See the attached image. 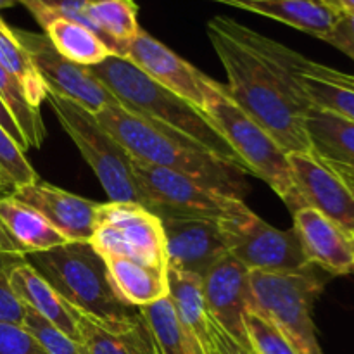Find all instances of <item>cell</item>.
<instances>
[{
	"mask_svg": "<svg viewBox=\"0 0 354 354\" xmlns=\"http://www.w3.org/2000/svg\"><path fill=\"white\" fill-rule=\"evenodd\" d=\"M206 31L227 73L232 102L287 154H311L304 120L313 106L283 62L282 44L227 16L209 19Z\"/></svg>",
	"mask_w": 354,
	"mask_h": 354,
	"instance_id": "6da1fadb",
	"label": "cell"
},
{
	"mask_svg": "<svg viewBox=\"0 0 354 354\" xmlns=\"http://www.w3.org/2000/svg\"><path fill=\"white\" fill-rule=\"evenodd\" d=\"M14 33L30 54L48 93L73 100L93 114L106 106L118 104L116 97L88 71V68L62 57L44 33L16 28Z\"/></svg>",
	"mask_w": 354,
	"mask_h": 354,
	"instance_id": "8fae6325",
	"label": "cell"
},
{
	"mask_svg": "<svg viewBox=\"0 0 354 354\" xmlns=\"http://www.w3.org/2000/svg\"><path fill=\"white\" fill-rule=\"evenodd\" d=\"M337 17L354 16V0H317Z\"/></svg>",
	"mask_w": 354,
	"mask_h": 354,
	"instance_id": "ab89813d",
	"label": "cell"
},
{
	"mask_svg": "<svg viewBox=\"0 0 354 354\" xmlns=\"http://www.w3.org/2000/svg\"><path fill=\"white\" fill-rule=\"evenodd\" d=\"M225 6L249 10L325 41L330 35L337 16L317 0H213Z\"/></svg>",
	"mask_w": 354,
	"mask_h": 354,
	"instance_id": "7402d4cb",
	"label": "cell"
},
{
	"mask_svg": "<svg viewBox=\"0 0 354 354\" xmlns=\"http://www.w3.org/2000/svg\"><path fill=\"white\" fill-rule=\"evenodd\" d=\"M289 165L304 207H313L354 235V192L344 180L313 154L292 152Z\"/></svg>",
	"mask_w": 354,
	"mask_h": 354,
	"instance_id": "5bb4252c",
	"label": "cell"
},
{
	"mask_svg": "<svg viewBox=\"0 0 354 354\" xmlns=\"http://www.w3.org/2000/svg\"><path fill=\"white\" fill-rule=\"evenodd\" d=\"M47 100L61 127L97 175L111 203H133L145 207L131 168V156L99 123L95 114L54 93H48Z\"/></svg>",
	"mask_w": 354,
	"mask_h": 354,
	"instance_id": "52a82bcc",
	"label": "cell"
},
{
	"mask_svg": "<svg viewBox=\"0 0 354 354\" xmlns=\"http://www.w3.org/2000/svg\"><path fill=\"white\" fill-rule=\"evenodd\" d=\"M135 180L145 199V207L161 216H185L225 221L251 213L244 201L221 194L206 183L147 165L131 158Z\"/></svg>",
	"mask_w": 354,
	"mask_h": 354,
	"instance_id": "ba28073f",
	"label": "cell"
},
{
	"mask_svg": "<svg viewBox=\"0 0 354 354\" xmlns=\"http://www.w3.org/2000/svg\"><path fill=\"white\" fill-rule=\"evenodd\" d=\"M26 258L0 252V322L24 327V306L10 287V272Z\"/></svg>",
	"mask_w": 354,
	"mask_h": 354,
	"instance_id": "e575fe53",
	"label": "cell"
},
{
	"mask_svg": "<svg viewBox=\"0 0 354 354\" xmlns=\"http://www.w3.org/2000/svg\"><path fill=\"white\" fill-rule=\"evenodd\" d=\"M203 290L214 324L220 325L239 344L251 349L245 332V315L251 303L249 270L232 254H225L203 277Z\"/></svg>",
	"mask_w": 354,
	"mask_h": 354,
	"instance_id": "7c38bea8",
	"label": "cell"
},
{
	"mask_svg": "<svg viewBox=\"0 0 354 354\" xmlns=\"http://www.w3.org/2000/svg\"><path fill=\"white\" fill-rule=\"evenodd\" d=\"M10 196L33 207L68 242H90L95 232L100 203L44 182L17 187Z\"/></svg>",
	"mask_w": 354,
	"mask_h": 354,
	"instance_id": "9a60e30c",
	"label": "cell"
},
{
	"mask_svg": "<svg viewBox=\"0 0 354 354\" xmlns=\"http://www.w3.org/2000/svg\"><path fill=\"white\" fill-rule=\"evenodd\" d=\"M166 237V266L204 277L228 254L218 221L185 216H161Z\"/></svg>",
	"mask_w": 354,
	"mask_h": 354,
	"instance_id": "2e32d148",
	"label": "cell"
},
{
	"mask_svg": "<svg viewBox=\"0 0 354 354\" xmlns=\"http://www.w3.org/2000/svg\"><path fill=\"white\" fill-rule=\"evenodd\" d=\"M213 349L214 354H252L251 349L239 344L232 335L213 322Z\"/></svg>",
	"mask_w": 354,
	"mask_h": 354,
	"instance_id": "74e56055",
	"label": "cell"
},
{
	"mask_svg": "<svg viewBox=\"0 0 354 354\" xmlns=\"http://www.w3.org/2000/svg\"><path fill=\"white\" fill-rule=\"evenodd\" d=\"M228 254L249 272L296 273L310 268L294 230H280L249 213L218 221Z\"/></svg>",
	"mask_w": 354,
	"mask_h": 354,
	"instance_id": "30bf717a",
	"label": "cell"
},
{
	"mask_svg": "<svg viewBox=\"0 0 354 354\" xmlns=\"http://www.w3.org/2000/svg\"><path fill=\"white\" fill-rule=\"evenodd\" d=\"M204 95V113L237 152L249 173L265 180L292 213L304 207L294 185L289 154L273 140L272 135L232 102L223 85L207 76Z\"/></svg>",
	"mask_w": 354,
	"mask_h": 354,
	"instance_id": "5b68a950",
	"label": "cell"
},
{
	"mask_svg": "<svg viewBox=\"0 0 354 354\" xmlns=\"http://www.w3.org/2000/svg\"><path fill=\"white\" fill-rule=\"evenodd\" d=\"M10 287L24 308L40 315L66 337L80 344V334L73 308L28 263V259L10 272Z\"/></svg>",
	"mask_w": 354,
	"mask_h": 354,
	"instance_id": "44dd1931",
	"label": "cell"
},
{
	"mask_svg": "<svg viewBox=\"0 0 354 354\" xmlns=\"http://www.w3.org/2000/svg\"><path fill=\"white\" fill-rule=\"evenodd\" d=\"M245 332L252 354H297L286 335L268 318L252 310L245 315Z\"/></svg>",
	"mask_w": 354,
	"mask_h": 354,
	"instance_id": "1f68e13d",
	"label": "cell"
},
{
	"mask_svg": "<svg viewBox=\"0 0 354 354\" xmlns=\"http://www.w3.org/2000/svg\"><path fill=\"white\" fill-rule=\"evenodd\" d=\"M0 176L3 185L12 187V190L38 182L37 171L28 162L24 151L2 127H0Z\"/></svg>",
	"mask_w": 354,
	"mask_h": 354,
	"instance_id": "4dcf8cb0",
	"label": "cell"
},
{
	"mask_svg": "<svg viewBox=\"0 0 354 354\" xmlns=\"http://www.w3.org/2000/svg\"><path fill=\"white\" fill-rule=\"evenodd\" d=\"M0 66L19 85L28 104L40 111L41 102L47 100V86L41 82L26 48L17 40L14 28H10L2 17H0Z\"/></svg>",
	"mask_w": 354,
	"mask_h": 354,
	"instance_id": "f1b7e54d",
	"label": "cell"
},
{
	"mask_svg": "<svg viewBox=\"0 0 354 354\" xmlns=\"http://www.w3.org/2000/svg\"><path fill=\"white\" fill-rule=\"evenodd\" d=\"M292 216V230L311 266L330 275L354 273V235L313 207H301Z\"/></svg>",
	"mask_w": 354,
	"mask_h": 354,
	"instance_id": "e0dca14e",
	"label": "cell"
},
{
	"mask_svg": "<svg viewBox=\"0 0 354 354\" xmlns=\"http://www.w3.org/2000/svg\"><path fill=\"white\" fill-rule=\"evenodd\" d=\"M0 354H47L44 346L21 325L0 322Z\"/></svg>",
	"mask_w": 354,
	"mask_h": 354,
	"instance_id": "d590c367",
	"label": "cell"
},
{
	"mask_svg": "<svg viewBox=\"0 0 354 354\" xmlns=\"http://www.w3.org/2000/svg\"><path fill=\"white\" fill-rule=\"evenodd\" d=\"M166 275H168V297L180 322L199 339L207 354H214L213 318L209 317L204 299L203 277L175 268H166Z\"/></svg>",
	"mask_w": 354,
	"mask_h": 354,
	"instance_id": "cb8c5ba5",
	"label": "cell"
},
{
	"mask_svg": "<svg viewBox=\"0 0 354 354\" xmlns=\"http://www.w3.org/2000/svg\"><path fill=\"white\" fill-rule=\"evenodd\" d=\"M121 59L131 62L149 78L204 111L206 75L142 28L137 37L127 44Z\"/></svg>",
	"mask_w": 354,
	"mask_h": 354,
	"instance_id": "4fadbf2b",
	"label": "cell"
},
{
	"mask_svg": "<svg viewBox=\"0 0 354 354\" xmlns=\"http://www.w3.org/2000/svg\"><path fill=\"white\" fill-rule=\"evenodd\" d=\"M282 59L311 106L354 121V75L311 61L286 45Z\"/></svg>",
	"mask_w": 354,
	"mask_h": 354,
	"instance_id": "ac0fdd59",
	"label": "cell"
},
{
	"mask_svg": "<svg viewBox=\"0 0 354 354\" xmlns=\"http://www.w3.org/2000/svg\"><path fill=\"white\" fill-rule=\"evenodd\" d=\"M0 127H2L3 130H6L7 133L14 138V142H16V144L19 145L23 151H28L26 140H24V137H23V133H21L19 127H17L16 120H14L12 114H10V111H9V107L3 104L2 99H0Z\"/></svg>",
	"mask_w": 354,
	"mask_h": 354,
	"instance_id": "f35d334b",
	"label": "cell"
},
{
	"mask_svg": "<svg viewBox=\"0 0 354 354\" xmlns=\"http://www.w3.org/2000/svg\"><path fill=\"white\" fill-rule=\"evenodd\" d=\"M26 259L73 310L109 330L130 332L145 324L140 308L114 292L106 263L88 242H66Z\"/></svg>",
	"mask_w": 354,
	"mask_h": 354,
	"instance_id": "277c9868",
	"label": "cell"
},
{
	"mask_svg": "<svg viewBox=\"0 0 354 354\" xmlns=\"http://www.w3.org/2000/svg\"><path fill=\"white\" fill-rule=\"evenodd\" d=\"M17 3H23L35 19L44 16L64 17V19L75 21V23L88 28L99 37L97 28L93 26L88 17V0H17Z\"/></svg>",
	"mask_w": 354,
	"mask_h": 354,
	"instance_id": "d6a6232c",
	"label": "cell"
},
{
	"mask_svg": "<svg viewBox=\"0 0 354 354\" xmlns=\"http://www.w3.org/2000/svg\"><path fill=\"white\" fill-rule=\"evenodd\" d=\"M140 313L161 354H207L199 339L180 322L168 296L140 308Z\"/></svg>",
	"mask_w": 354,
	"mask_h": 354,
	"instance_id": "83f0119b",
	"label": "cell"
},
{
	"mask_svg": "<svg viewBox=\"0 0 354 354\" xmlns=\"http://www.w3.org/2000/svg\"><path fill=\"white\" fill-rule=\"evenodd\" d=\"M24 328L37 337L47 354H86L82 344L66 337L54 325L28 308H24Z\"/></svg>",
	"mask_w": 354,
	"mask_h": 354,
	"instance_id": "836d02e7",
	"label": "cell"
},
{
	"mask_svg": "<svg viewBox=\"0 0 354 354\" xmlns=\"http://www.w3.org/2000/svg\"><path fill=\"white\" fill-rule=\"evenodd\" d=\"M325 41L334 45L342 54H346L354 61V16L337 17L330 35L325 38Z\"/></svg>",
	"mask_w": 354,
	"mask_h": 354,
	"instance_id": "8d00e7d4",
	"label": "cell"
},
{
	"mask_svg": "<svg viewBox=\"0 0 354 354\" xmlns=\"http://www.w3.org/2000/svg\"><path fill=\"white\" fill-rule=\"evenodd\" d=\"M88 71L116 97L121 107L187 135L214 152L218 158L251 175L237 152L230 147L227 138L203 109L159 85L131 62L118 55H109L99 64L88 66Z\"/></svg>",
	"mask_w": 354,
	"mask_h": 354,
	"instance_id": "3957f363",
	"label": "cell"
},
{
	"mask_svg": "<svg viewBox=\"0 0 354 354\" xmlns=\"http://www.w3.org/2000/svg\"><path fill=\"white\" fill-rule=\"evenodd\" d=\"M88 17L104 44L118 57L140 31L135 0H88Z\"/></svg>",
	"mask_w": 354,
	"mask_h": 354,
	"instance_id": "4316f807",
	"label": "cell"
},
{
	"mask_svg": "<svg viewBox=\"0 0 354 354\" xmlns=\"http://www.w3.org/2000/svg\"><path fill=\"white\" fill-rule=\"evenodd\" d=\"M3 187H6V185H3V182H2V176H0V190H2Z\"/></svg>",
	"mask_w": 354,
	"mask_h": 354,
	"instance_id": "7bdbcfd3",
	"label": "cell"
},
{
	"mask_svg": "<svg viewBox=\"0 0 354 354\" xmlns=\"http://www.w3.org/2000/svg\"><path fill=\"white\" fill-rule=\"evenodd\" d=\"M0 99L9 107L10 114L26 140L28 149H40L47 135L40 111L28 104L23 90L2 66H0Z\"/></svg>",
	"mask_w": 354,
	"mask_h": 354,
	"instance_id": "f546056e",
	"label": "cell"
},
{
	"mask_svg": "<svg viewBox=\"0 0 354 354\" xmlns=\"http://www.w3.org/2000/svg\"><path fill=\"white\" fill-rule=\"evenodd\" d=\"M100 258H128L166 270L165 227L158 214L133 203L100 204L88 242Z\"/></svg>",
	"mask_w": 354,
	"mask_h": 354,
	"instance_id": "9c48e42d",
	"label": "cell"
},
{
	"mask_svg": "<svg viewBox=\"0 0 354 354\" xmlns=\"http://www.w3.org/2000/svg\"><path fill=\"white\" fill-rule=\"evenodd\" d=\"M75 311L80 344L86 354H152L154 339L147 324L130 332H114L86 315Z\"/></svg>",
	"mask_w": 354,
	"mask_h": 354,
	"instance_id": "484cf974",
	"label": "cell"
},
{
	"mask_svg": "<svg viewBox=\"0 0 354 354\" xmlns=\"http://www.w3.org/2000/svg\"><path fill=\"white\" fill-rule=\"evenodd\" d=\"M16 3H17V0H0V10L7 9V7L16 6Z\"/></svg>",
	"mask_w": 354,
	"mask_h": 354,
	"instance_id": "60d3db41",
	"label": "cell"
},
{
	"mask_svg": "<svg viewBox=\"0 0 354 354\" xmlns=\"http://www.w3.org/2000/svg\"><path fill=\"white\" fill-rule=\"evenodd\" d=\"M66 242L33 207L12 196L0 199V252L28 258Z\"/></svg>",
	"mask_w": 354,
	"mask_h": 354,
	"instance_id": "d6986e66",
	"label": "cell"
},
{
	"mask_svg": "<svg viewBox=\"0 0 354 354\" xmlns=\"http://www.w3.org/2000/svg\"><path fill=\"white\" fill-rule=\"evenodd\" d=\"M249 310L268 318L297 354H324L317 339L311 310L325 280L315 266L296 273L249 272Z\"/></svg>",
	"mask_w": 354,
	"mask_h": 354,
	"instance_id": "8992f818",
	"label": "cell"
},
{
	"mask_svg": "<svg viewBox=\"0 0 354 354\" xmlns=\"http://www.w3.org/2000/svg\"><path fill=\"white\" fill-rule=\"evenodd\" d=\"M304 123L311 154L341 176L354 192V121L311 107Z\"/></svg>",
	"mask_w": 354,
	"mask_h": 354,
	"instance_id": "ffe728a7",
	"label": "cell"
},
{
	"mask_svg": "<svg viewBox=\"0 0 354 354\" xmlns=\"http://www.w3.org/2000/svg\"><path fill=\"white\" fill-rule=\"evenodd\" d=\"M102 259L111 286L123 303L133 308H144L168 296L166 270L118 256Z\"/></svg>",
	"mask_w": 354,
	"mask_h": 354,
	"instance_id": "603a6c76",
	"label": "cell"
},
{
	"mask_svg": "<svg viewBox=\"0 0 354 354\" xmlns=\"http://www.w3.org/2000/svg\"><path fill=\"white\" fill-rule=\"evenodd\" d=\"M154 344H156V342H154ZM152 354H161V351L158 349V346H154V351H152Z\"/></svg>",
	"mask_w": 354,
	"mask_h": 354,
	"instance_id": "b9f144b4",
	"label": "cell"
},
{
	"mask_svg": "<svg viewBox=\"0 0 354 354\" xmlns=\"http://www.w3.org/2000/svg\"><path fill=\"white\" fill-rule=\"evenodd\" d=\"M99 123L127 149L128 154L147 165L192 176L221 194L244 201L249 185L248 173L187 135L130 113L120 104L95 113Z\"/></svg>",
	"mask_w": 354,
	"mask_h": 354,
	"instance_id": "7a4b0ae2",
	"label": "cell"
},
{
	"mask_svg": "<svg viewBox=\"0 0 354 354\" xmlns=\"http://www.w3.org/2000/svg\"><path fill=\"white\" fill-rule=\"evenodd\" d=\"M37 23L44 28V35L55 50L68 61L80 66H95L113 55L111 48L93 31L64 17L44 16Z\"/></svg>",
	"mask_w": 354,
	"mask_h": 354,
	"instance_id": "d4e9b609",
	"label": "cell"
}]
</instances>
